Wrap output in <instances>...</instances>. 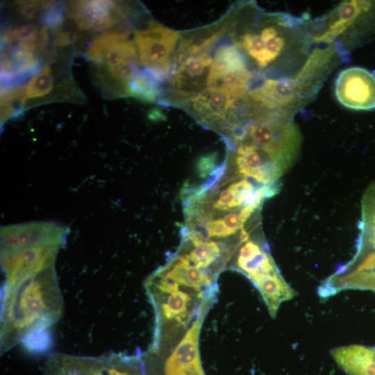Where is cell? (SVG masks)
<instances>
[{
	"instance_id": "obj_5",
	"label": "cell",
	"mask_w": 375,
	"mask_h": 375,
	"mask_svg": "<svg viewBox=\"0 0 375 375\" xmlns=\"http://www.w3.org/2000/svg\"><path fill=\"white\" fill-rule=\"evenodd\" d=\"M233 269L244 274L258 290L272 317H276L283 302L296 295L281 275L265 242L249 240L243 243Z\"/></svg>"
},
{
	"instance_id": "obj_22",
	"label": "cell",
	"mask_w": 375,
	"mask_h": 375,
	"mask_svg": "<svg viewBox=\"0 0 375 375\" xmlns=\"http://www.w3.org/2000/svg\"><path fill=\"white\" fill-rule=\"evenodd\" d=\"M356 375H375V348L370 347L365 353Z\"/></svg>"
},
{
	"instance_id": "obj_17",
	"label": "cell",
	"mask_w": 375,
	"mask_h": 375,
	"mask_svg": "<svg viewBox=\"0 0 375 375\" xmlns=\"http://www.w3.org/2000/svg\"><path fill=\"white\" fill-rule=\"evenodd\" d=\"M126 38L128 34L124 31H106L93 40L87 51V57L97 65L103 54L113 43Z\"/></svg>"
},
{
	"instance_id": "obj_1",
	"label": "cell",
	"mask_w": 375,
	"mask_h": 375,
	"mask_svg": "<svg viewBox=\"0 0 375 375\" xmlns=\"http://www.w3.org/2000/svg\"><path fill=\"white\" fill-rule=\"evenodd\" d=\"M240 12L234 44L244 54L249 70L252 67L258 78L296 76L315 45L310 18L264 12L253 3L242 6Z\"/></svg>"
},
{
	"instance_id": "obj_24",
	"label": "cell",
	"mask_w": 375,
	"mask_h": 375,
	"mask_svg": "<svg viewBox=\"0 0 375 375\" xmlns=\"http://www.w3.org/2000/svg\"><path fill=\"white\" fill-rule=\"evenodd\" d=\"M215 154L202 157L198 162V172L201 177L205 178L215 167Z\"/></svg>"
},
{
	"instance_id": "obj_10",
	"label": "cell",
	"mask_w": 375,
	"mask_h": 375,
	"mask_svg": "<svg viewBox=\"0 0 375 375\" xmlns=\"http://www.w3.org/2000/svg\"><path fill=\"white\" fill-rule=\"evenodd\" d=\"M205 317H199L177 344L165 362V375H206L201 364L199 347Z\"/></svg>"
},
{
	"instance_id": "obj_16",
	"label": "cell",
	"mask_w": 375,
	"mask_h": 375,
	"mask_svg": "<svg viewBox=\"0 0 375 375\" xmlns=\"http://www.w3.org/2000/svg\"><path fill=\"white\" fill-rule=\"evenodd\" d=\"M137 58L138 56L135 45L126 38L113 43L105 51L97 67L110 69Z\"/></svg>"
},
{
	"instance_id": "obj_3",
	"label": "cell",
	"mask_w": 375,
	"mask_h": 375,
	"mask_svg": "<svg viewBox=\"0 0 375 375\" xmlns=\"http://www.w3.org/2000/svg\"><path fill=\"white\" fill-rule=\"evenodd\" d=\"M314 44H333L344 56L375 39V0L342 1L328 13L310 19Z\"/></svg>"
},
{
	"instance_id": "obj_15",
	"label": "cell",
	"mask_w": 375,
	"mask_h": 375,
	"mask_svg": "<svg viewBox=\"0 0 375 375\" xmlns=\"http://www.w3.org/2000/svg\"><path fill=\"white\" fill-rule=\"evenodd\" d=\"M53 88L52 69L49 64L44 65L31 78L24 90L22 99L23 108L29 101L47 97Z\"/></svg>"
},
{
	"instance_id": "obj_19",
	"label": "cell",
	"mask_w": 375,
	"mask_h": 375,
	"mask_svg": "<svg viewBox=\"0 0 375 375\" xmlns=\"http://www.w3.org/2000/svg\"><path fill=\"white\" fill-rule=\"evenodd\" d=\"M49 1H16L20 14L26 19H33L39 10H44Z\"/></svg>"
},
{
	"instance_id": "obj_23",
	"label": "cell",
	"mask_w": 375,
	"mask_h": 375,
	"mask_svg": "<svg viewBox=\"0 0 375 375\" xmlns=\"http://www.w3.org/2000/svg\"><path fill=\"white\" fill-rule=\"evenodd\" d=\"M49 42V29L43 27L40 31L31 45V49L35 53L44 52L48 47Z\"/></svg>"
},
{
	"instance_id": "obj_25",
	"label": "cell",
	"mask_w": 375,
	"mask_h": 375,
	"mask_svg": "<svg viewBox=\"0 0 375 375\" xmlns=\"http://www.w3.org/2000/svg\"><path fill=\"white\" fill-rule=\"evenodd\" d=\"M223 221L226 227L234 234L242 229L244 224L241 222L239 215L235 213H229L223 217Z\"/></svg>"
},
{
	"instance_id": "obj_11",
	"label": "cell",
	"mask_w": 375,
	"mask_h": 375,
	"mask_svg": "<svg viewBox=\"0 0 375 375\" xmlns=\"http://www.w3.org/2000/svg\"><path fill=\"white\" fill-rule=\"evenodd\" d=\"M235 164L238 173L267 187L274 185L283 175L276 164L260 148L244 142L238 143Z\"/></svg>"
},
{
	"instance_id": "obj_8",
	"label": "cell",
	"mask_w": 375,
	"mask_h": 375,
	"mask_svg": "<svg viewBox=\"0 0 375 375\" xmlns=\"http://www.w3.org/2000/svg\"><path fill=\"white\" fill-rule=\"evenodd\" d=\"M335 94L344 107L356 110L375 109V75L360 67L341 71L335 81Z\"/></svg>"
},
{
	"instance_id": "obj_12",
	"label": "cell",
	"mask_w": 375,
	"mask_h": 375,
	"mask_svg": "<svg viewBox=\"0 0 375 375\" xmlns=\"http://www.w3.org/2000/svg\"><path fill=\"white\" fill-rule=\"evenodd\" d=\"M239 100L225 92L206 88L189 99L188 109L199 121L212 124L224 122L228 111Z\"/></svg>"
},
{
	"instance_id": "obj_14",
	"label": "cell",
	"mask_w": 375,
	"mask_h": 375,
	"mask_svg": "<svg viewBox=\"0 0 375 375\" xmlns=\"http://www.w3.org/2000/svg\"><path fill=\"white\" fill-rule=\"evenodd\" d=\"M160 82L152 71L148 69L140 71L128 84L126 95L153 103L159 97Z\"/></svg>"
},
{
	"instance_id": "obj_18",
	"label": "cell",
	"mask_w": 375,
	"mask_h": 375,
	"mask_svg": "<svg viewBox=\"0 0 375 375\" xmlns=\"http://www.w3.org/2000/svg\"><path fill=\"white\" fill-rule=\"evenodd\" d=\"M65 18V8L61 3L51 2V3L44 10L41 17V21L44 27L53 31L60 28Z\"/></svg>"
},
{
	"instance_id": "obj_4",
	"label": "cell",
	"mask_w": 375,
	"mask_h": 375,
	"mask_svg": "<svg viewBox=\"0 0 375 375\" xmlns=\"http://www.w3.org/2000/svg\"><path fill=\"white\" fill-rule=\"evenodd\" d=\"M361 213L356 252L319 286L317 292L323 299L345 290L375 291V183L362 196Z\"/></svg>"
},
{
	"instance_id": "obj_2",
	"label": "cell",
	"mask_w": 375,
	"mask_h": 375,
	"mask_svg": "<svg viewBox=\"0 0 375 375\" xmlns=\"http://www.w3.org/2000/svg\"><path fill=\"white\" fill-rule=\"evenodd\" d=\"M144 288L154 311L153 341L149 352L158 353L188 331L201 316L206 315L216 298L178 285L157 270Z\"/></svg>"
},
{
	"instance_id": "obj_13",
	"label": "cell",
	"mask_w": 375,
	"mask_h": 375,
	"mask_svg": "<svg viewBox=\"0 0 375 375\" xmlns=\"http://www.w3.org/2000/svg\"><path fill=\"white\" fill-rule=\"evenodd\" d=\"M116 6L110 1H79L72 4L69 15L80 29L89 30L97 22L112 14Z\"/></svg>"
},
{
	"instance_id": "obj_21",
	"label": "cell",
	"mask_w": 375,
	"mask_h": 375,
	"mask_svg": "<svg viewBox=\"0 0 375 375\" xmlns=\"http://www.w3.org/2000/svg\"><path fill=\"white\" fill-rule=\"evenodd\" d=\"M206 230L208 238L210 237L224 238L234 234L226 227L222 219L209 221L206 225Z\"/></svg>"
},
{
	"instance_id": "obj_7",
	"label": "cell",
	"mask_w": 375,
	"mask_h": 375,
	"mask_svg": "<svg viewBox=\"0 0 375 375\" xmlns=\"http://www.w3.org/2000/svg\"><path fill=\"white\" fill-rule=\"evenodd\" d=\"M179 38L178 31L155 22L135 33L142 63L162 81L170 74V58Z\"/></svg>"
},
{
	"instance_id": "obj_26",
	"label": "cell",
	"mask_w": 375,
	"mask_h": 375,
	"mask_svg": "<svg viewBox=\"0 0 375 375\" xmlns=\"http://www.w3.org/2000/svg\"><path fill=\"white\" fill-rule=\"evenodd\" d=\"M73 36L68 31H58L54 40L56 47H65L72 42Z\"/></svg>"
},
{
	"instance_id": "obj_9",
	"label": "cell",
	"mask_w": 375,
	"mask_h": 375,
	"mask_svg": "<svg viewBox=\"0 0 375 375\" xmlns=\"http://www.w3.org/2000/svg\"><path fill=\"white\" fill-rule=\"evenodd\" d=\"M212 62L206 52L188 56L174 62L170 70V83L175 96L181 101H185L207 88Z\"/></svg>"
},
{
	"instance_id": "obj_6",
	"label": "cell",
	"mask_w": 375,
	"mask_h": 375,
	"mask_svg": "<svg viewBox=\"0 0 375 375\" xmlns=\"http://www.w3.org/2000/svg\"><path fill=\"white\" fill-rule=\"evenodd\" d=\"M244 127V135L240 142L251 144L262 150L283 174L298 158L302 136L293 119L267 116L249 121Z\"/></svg>"
},
{
	"instance_id": "obj_27",
	"label": "cell",
	"mask_w": 375,
	"mask_h": 375,
	"mask_svg": "<svg viewBox=\"0 0 375 375\" xmlns=\"http://www.w3.org/2000/svg\"><path fill=\"white\" fill-rule=\"evenodd\" d=\"M257 208V207L254 206H243L239 213V217L241 221V222L244 224L246 221L248 219V218L251 216V215L253 212V211Z\"/></svg>"
},
{
	"instance_id": "obj_20",
	"label": "cell",
	"mask_w": 375,
	"mask_h": 375,
	"mask_svg": "<svg viewBox=\"0 0 375 375\" xmlns=\"http://www.w3.org/2000/svg\"><path fill=\"white\" fill-rule=\"evenodd\" d=\"M240 206L241 205L234 191L230 187L220 192L218 199L214 204V207L219 210H229Z\"/></svg>"
}]
</instances>
